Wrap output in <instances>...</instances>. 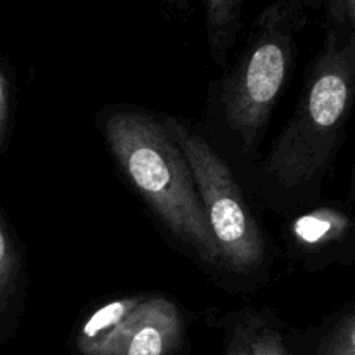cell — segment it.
<instances>
[{
    "label": "cell",
    "mask_w": 355,
    "mask_h": 355,
    "mask_svg": "<svg viewBox=\"0 0 355 355\" xmlns=\"http://www.w3.org/2000/svg\"><path fill=\"white\" fill-rule=\"evenodd\" d=\"M101 130L120 172L159 224L194 259L220 269L191 166L163 118L141 107H110Z\"/></svg>",
    "instance_id": "cell-1"
},
{
    "label": "cell",
    "mask_w": 355,
    "mask_h": 355,
    "mask_svg": "<svg viewBox=\"0 0 355 355\" xmlns=\"http://www.w3.org/2000/svg\"><path fill=\"white\" fill-rule=\"evenodd\" d=\"M355 103V37L328 28L293 114L263 162L267 182L290 198L319 189Z\"/></svg>",
    "instance_id": "cell-2"
},
{
    "label": "cell",
    "mask_w": 355,
    "mask_h": 355,
    "mask_svg": "<svg viewBox=\"0 0 355 355\" xmlns=\"http://www.w3.org/2000/svg\"><path fill=\"white\" fill-rule=\"evenodd\" d=\"M300 0H276L257 17L248 45L222 78L218 104L225 128L243 155L262 141L295 58V33L305 21Z\"/></svg>",
    "instance_id": "cell-3"
},
{
    "label": "cell",
    "mask_w": 355,
    "mask_h": 355,
    "mask_svg": "<svg viewBox=\"0 0 355 355\" xmlns=\"http://www.w3.org/2000/svg\"><path fill=\"white\" fill-rule=\"evenodd\" d=\"M163 123L191 166L220 269L238 277L260 274L267 262L266 236L229 163L187 121L165 116Z\"/></svg>",
    "instance_id": "cell-4"
},
{
    "label": "cell",
    "mask_w": 355,
    "mask_h": 355,
    "mask_svg": "<svg viewBox=\"0 0 355 355\" xmlns=\"http://www.w3.org/2000/svg\"><path fill=\"white\" fill-rule=\"evenodd\" d=\"M180 335L182 318L168 298H116L87 318L78 349L82 355H172Z\"/></svg>",
    "instance_id": "cell-5"
},
{
    "label": "cell",
    "mask_w": 355,
    "mask_h": 355,
    "mask_svg": "<svg viewBox=\"0 0 355 355\" xmlns=\"http://www.w3.org/2000/svg\"><path fill=\"white\" fill-rule=\"evenodd\" d=\"M290 239L304 259L333 262L355 241V222L340 208L319 207L291 222Z\"/></svg>",
    "instance_id": "cell-6"
},
{
    "label": "cell",
    "mask_w": 355,
    "mask_h": 355,
    "mask_svg": "<svg viewBox=\"0 0 355 355\" xmlns=\"http://www.w3.org/2000/svg\"><path fill=\"white\" fill-rule=\"evenodd\" d=\"M23 284V252L12 227L0 214V328H3L16 312Z\"/></svg>",
    "instance_id": "cell-7"
},
{
    "label": "cell",
    "mask_w": 355,
    "mask_h": 355,
    "mask_svg": "<svg viewBox=\"0 0 355 355\" xmlns=\"http://www.w3.org/2000/svg\"><path fill=\"white\" fill-rule=\"evenodd\" d=\"M245 0H203L205 26L210 54L217 64H225L241 24Z\"/></svg>",
    "instance_id": "cell-8"
},
{
    "label": "cell",
    "mask_w": 355,
    "mask_h": 355,
    "mask_svg": "<svg viewBox=\"0 0 355 355\" xmlns=\"http://www.w3.org/2000/svg\"><path fill=\"white\" fill-rule=\"evenodd\" d=\"M318 355H355V305L326 335Z\"/></svg>",
    "instance_id": "cell-9"
},
{
    "label": "cell",
    "mask_w": 355,
    "mask_h": 355,
    "mask_svg": "<svg viewBox=\"0 0 355 355\" xmlns=\"http://www.w3.org/2000/svg\"><path fill=\"white\" fill-rule=\"evenodd\" d=\"M252 355H288L279 331L269 326H255L246 329Z\"/></svg>",
    "instance_id": "cell-10"
},
{
    "label": "cell",
    "mask_w": 355,
    "mask_h": 355,
    "mask_svg": "<svg viewBox=\"0 0 355 355\" xmlns=\"http://www.w3.org/2000/svg\"><path fill=\"white\" fill-rule=\"evenodd\" d=\"M329 28L355 37V0H324Z\"/></svg>",
    "instance_id": "cell-11"
},
{
    "label": "cell",
    "mask_w": 355,
    "mask_h": 355,
    "mask_svg": "<svg viewBox=\"0 0 355 355\" xmlns=\"http://www.w3.org/2000/svg\"><path fill=\"white\" fill-rule=\"evenodd\" d=\"M10 127H12V94L6 71L0 66V153L9 146Z\"/></svg>",
    "instance_id": "cell-12"
},
{
    "label": "cell",
    "mask_w": 355,
    "mask_h": 355,
    "mask_svg": "<svg viewBox=\"0 0 355 355\" xmlns=\"http://www.w3.org/2000/svg\"><path fill=\"white\" fill-rule=\"evenodd\" d=\"M229 355H252V350H250L248 338H246V333H238L232 340L231 347H229Z\"/></svg>",
    "instance_id": "cell-13"
},
{
    "label": "cell",
    "mask_w": 355,
    "mask_h": 355,
    "mask_svg": "<svg viewBox=\"0 0 355 355\" xmlns=\"http://www.w3.org/2000/svg\"><path fill=\"white\" fill-rule=\"evenodd\" d=\"M300 2L304 3L305 9H319L324 0H300Z\"/></svg>",
    "instance_id": "cell-14"
},
{
    "label": "cell",
    "mask_w": 355,
    "mask_h": 355,
    "mask_svg": "<svg viewBox=\"0 0 355 355\" xmlns=\"http://www.w3.org/2000/svg\"><path fill=\"white\" fill-rule=\"evenodd\" d=\"M170 3H173V6H179V7H182L184 3L187 2V0H168Z\"/></svg>",
    "instance_id": "cell-15"
},
{
    "label": "cell",
    "mask_w": 355,
    "mask_h": 355,
    "mask_svg": "<svg viewBox=\"0 0 355 355\" xmlns=\"http://www.w3.org/2000/svg\"><path fill=\"white\" fill-rule=\"evenodd\" d=\"M352 196L355 198V170H354V177H352Z\"/></svg>",
    "instance_id": "cell-16"
}]
</instances>
